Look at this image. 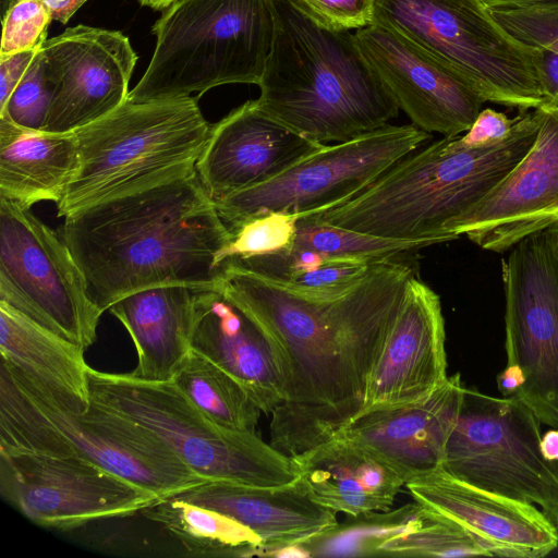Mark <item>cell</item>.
Segmentation results:
<instances>
[{"label":"cell","instance_id":"38","mask_svg":"<svg viewBox=\"0 0 558 558\" xmlns=\"http://www.w3.org/2000/svg\"><path fill=\"white\" fill-rule=\"evenodd\" d=\"M519 119L520 114L511 119L492 108L483 109L465 134L458 136V143L465 148L499 144L511 134Z\"/></svg>","mask_w":558,"mask_h":558},{"label":"cell","instance_id":"39","mask_svg":"<svg viewBox=\"0 0 558 558\" xmlns=\"http://www.w3.org/2000/svg\"><path fill=\"white\" fill-rule=\"evenodd\" d=\"M39 48L0 56V107L27 72Z\"/></svg>","mask_w":558,"mask_h":558},{"label":"cell","instance_id":"40","mask_svg":"<svg viewBox=\"0 0 558 558\" xmlns=\"http://www.w3.org/2000/svg\"><path fill=\"white\" fill-rule=\"evenodd\" d=\"M541 50V78L545 96L543 105L558 108V53Z\"/></svg>","mask_w":558,"mask_h":558},{"label":"cell","instance_id":"14","mask_svg":"<svg viewBox=\"0 0 558 558\" xmlns=\"http://www.w3.org/2000/svg\"><path fill=\"white\" fill-rule=\"evenodd\" d=\"M0 494L31 521L57 530L130 517L162 500L93 462L35 452H0Z\"/></svg>","mask_w":558,"mask_h":558},{"label":"cell","instance_id":"1","mask_svg":"<svg viewBox=\"0 0 558 558\" xmlns=\"http://www.w3.org/2000/svg\"><path fill=\"white\" fill-rule=\"evenodd\" d=\"M219 288L265 336L283 389L270 445L295 457L332 438L357 416L368 376L400 310L409 259L375 264L350 286L324 295L294 292L235 260Z\"/></svg>","mask_w":558,"mask_h":558},{"label":"cell","instance_id":"8","mask_svg":"<svg viewBox=\"0 0 558 558\" xmlns=\"http://www.w3.org/2000/svg\"><path fill=\"white\" fill-rule=\"evenodd\" d=\"M371 24L447 64L485 101L521 111L545 101L541 50L511 36L482 0H373Z\"/></svg>","mask_w":558,"mask_h":558},{"label":"cell","instance_id":"7","mask_svg":"<svg viewBox=\"0 0 558 558\" xmlns=\"http://www.w3.org/2000/svg\"><path fill=\"white\" fill-rule=\"evenodd\" d=\"M275 32L274 0H177L153 26V57L128 99H198L220 85L258 84Z\"/></svg>","mask_w":558,"mask_h":558},{"label":"cell","instance_id":"41","mask_svg":"<svg viewBox=\"0 0 558 558\" xmlns=\"http://www.w3.org/2000/svg\"><path fill=\"white\" fill-rule=\"evenodd\" d=\"M525 383L522 369L517 365H506L497 376V387L501 397L515 395Z\"/></svg>","mask_w":558,"mask_h":558},{"label":"cell","instance_id":"3","mask_svg":"<svg viewBox=\"0 0 558 558\" xmlns=\"http://www.w3.org/2000/svg\"><path fill=\"white\" fill-rule=\"evenodd\" d=\"M276 32L256 99L270 118L319 144L388 124L399 106L354 33L329 28L293 0H274Z\"/></svg>","mask_w":558,"mask_h":558},{"label":"cell","instance_id":"31","mask_svg":"<svg viewBox=\"0 0 558 558\" xmlns=\"http://www.w3.org/2000/svg\"><path fill=\"white\" fill-rule=\"evenodd\" d=\"M430 241H402L340 228L314 215L300 216L292 246L317 252L324 256L357 259L373 264L408 259Z\"/></svg>","mask_w":558,"mask_h":558},{"label":"cell","instance_id":"34","mask_svg":"<svg viewBox=\"0 0 558 558\" xmlns=\"http://www.w3.org/2000/svg\"><path fill=\"white\" fill-rule=\"evenodd\" d=\"M52 94L53 85L47 73L45 59L38 50L23 78L7 102L0 107V117L29 130H43Z\"/></svg>","mask_w":558,"mask_h":558},{"label":"cell","instance_id":"33","mask_svg":"<svg viewBox=\"0 0 558 558\" xmlns=\"http://www.w3.org/2000/svg\"><path fill=\"white\" fill-rule=\"evenodd\" d=\"M299 217L291 213L269 211L246 220L230 230L232 236L220 255L221 263L289 250L295 238Z\"/></svg>","mask_w":558,"mask_h":558},{"label":"cell","instance_id":"44","mask_svg":"<svg viewBox=\"0 0 558 558\" xmlns=\"http://www.w3.org/2000/svg\"><path fill=\"white\" fill-rule=\"evenodd\" d=\"M489 9L522 7L553 0H482Z\"/></svg>","mask_w":558,"mask_h":558},{"label":"cell","instance_id":"46","mask_svg":"<svg viewBox=\"0 0 558 558\" xmlns=\"http://www.w3.org/2000/svg\"><path fill=\"white\" fill-rule=\"evenodd\" d=\"M16 0H1V11L4 14L7 10L15 2Z\"/></svg>","mask_w":558,"mask_h":558},{"label":"cell","instance_id":"10","mask_svg":"<svg viewBox=\"0 0 558 558\" xmlns=\"http://www.w3.org/2000/svg\"><path fill=\"white\" fill-rule=\"evenodd\" d=\"M541 425L515 396L464 388L440 468L481 489L536 506L558 530V461L542 453Z\"/></svg>","mask_w":558,"mask_h":558},{"label":"cell","instance_id":"18","mask_svg":"<svg viewBox=\"0 0 558 558\" xmlns=\"http://www.w3.org/2000/svg\"><path fill=\"white\" fill-rule=\"evenodd\" d=\"M445 343L439 295L414 274L368 376L361 413L417 401L444 385L449 377Z\"/></svg>","mask_w":558,"mask_h":558},{"label":"cell","instance_id":"26","mask_svg":"<svg viewBox=\"0 0 558 558\" xmlns=\"http://www.w3.org/2000/svg\"><path fill=\"white\" fill-rule=\"evenodd\" d=\"M78 166L74 132L51 133L0 117V197L21 207L58 204Z\"/></svg>","mask_w":558,"mask_h":558},{"label":"cell","instance_id":"42","mask_svg":"<svg viewBox=\"0 0 558 558\" xmlns=\"http://www.w3.org/2000/svg\"><path fill=\"white\" fill-rule=\"evenodd\" d=\"M50 10L53 21L62 24L68 23L72 15L87 1V0H41Z\"/></svg>","mask_w":558,"mask_h":558},{"label":"cell","instance_id":"4","mask_svg":"<svg viewBox=\"0 0 558 558\" xmlns=\"http://www.w3.org/2000/svg\"><path fill=\"white\" fill-rule=\"evenodd\" d=\"M538 130L536 111H521L501 143L465 148L442 137L410 153L365 190L319 220L402 241H451L449 225L492 191L523 158Z\"/></svg>","mask_w":558,"mask_h":558},{"label":"cell","instance_id":"13","mask_svg":"<svg viewBox=\"0 0 558 558\" xmlns=\"http://www.w3.org/2000/svg\"><path fill=\"white\" fill-rule=\"evenodd\" d=\"M502 279L507 365L525 376L513 396L558 429V222L511 247Z\"/></svg>","mask_w":558,"mask_h":558},{"label":"cell","instance_id":"32","mask_svg":"<svg viewBox=\"0 0 558 558\" xmlns=\"http://www.w3.org/2000/svg\"><path fill=\"white\" fill-rule=\"evenodd\" d=\"M380 556L465 557L488 554L462 526L423 506L420 523L389 542Z\"/></svg>","mask_w":558,"mask_h":558},{"label":"cell","instance_id":"21","mask_svg":"<svg viewBox=\"0 0 558 558\" xmlns=\"http://www.w3.org/2000/svg\"><path fill=\"white\" fill-rule=\"evenodd\" d=\"M464 388L459 374L449 376L425 398L363 412L335 436L369 450L408 483L441 466Z\"/></svg>","mask_w":558,"mask_h":558},{"label":"cell","instance_id":"23","mask_svg":"<svg viewBox=\"0 0 558 558\" xmlns=\"http://www.w3.org/2000/svg\"><path fill=\"white\" fill-rule=\"evenodd\" d=\"M191 345L235 378L266 415L282 403L281 379L265 336L219 286L197 292Z\"/></svg>","mask_w":558,"mask_h":558},{"label":"cell","instance_id":"11","mask_svg":"<svg viewBox=\"0 0 558 558\" xmlns=\"http://www.w3.org/2000/svg\"><path fill=\"white\" fill-rule=\"evenodd\" d=\"M429 138V133L413 124H387L345 142L325 144L271 180L215 204L230 230L269 211L318 214L353 198Z\"/></svg>","mask_w":558,"mask_h":558},{"label":"cell","instance_id":"29","mask_svg":"<svg viewBox=\"0 0 558 558\" xmlns=\"http://www.w3.org/2000/svg\"><path fill=\"white\" fill-rule=\"evenodd\" d=\"M423 506L414 500L396 509L347 514L305 541L287 548L283 557H368L380 556L396 537L414 529Z\"/></svg>","mask_w":558,"mask_h":558},{"label":"cell","instance_id":"6","mask_svg":"<svg viewBox=\"0 0 558 558\" xmlns=\"http://www.w3.org/2000/svg\"><path fill=\"white\" fill-rule=\"evenodd\" d=\"M210 129L196 97L128 99L74 131L78 166L58 217L196 171Z\"/></svg>","mask_w":558,"mask_h":558},{"label":"cell","instance_id":"17","mask_svg":"<svg viewBox=\"0 0 558 558\" xmlns=\"http://www.w3.org/2000/svg\"><path fill=\"white\" fill-rule=\"evenodd\" d=\"M363 57L413 125L444 137L466 132L485 102L456 71L401 35L371 24L354 33Z\"/></svg>","mask_w":558,"mask_h":558},{"label":"cell","instance_id":"15","mask_svg":"<svg viewBox=\"0 0 558 558\" xmlns=\"http://www.w3.org/2000/svg\"><path fill=\"white\" fill-rule=\"evenodd\" d=\"M39 50L53 85L43 131L74 132L128 100L137 54L121 32L80 24L46 39Z\"/></svg>","mask_w":558,"mask_h":558},{"label":"cell","instance_id":"37","mask_svg":"<svg viewBox=\"0 0 558 558\" xmlns=\"http://www.w3.org/2000/svg\"><path fill=\"white\" fill-rule=\"evenodd\" d=\"M325 26L336 31L371 25L373 0H293Z\"/></svg>","mask_w":558,"mask_h":558},{"label":"cell","instance_id":"36","mask_svg":"<svg viewBox=\"0 0 558 558\" xmlns=\"http://www.w3.org/2000/svg\"><path fill=\"white\" fill-rule=\"evenodd\" d=\"M51 21L41 0H16L2 16L0 56L40 48Z\"/></svg>","mask_w":558,"mask_h":558},{"label":"cell","instance_id":"16","mask_svg":"<svg viewBox=\"0 0 558 558\" xmlns=\"http://www.w3.org/2000/svg\"><path fill=\"white\" fill-rule=\"evenodd\" d=\"M534 143L514 168L478 203L453 220L447 234H465L483 250L511 248L558 222V108L535 109Z\"/></svg>","mask_w":558,"mask_h":558},{"label":"cell","instance_id":"35","mask_svg":"<svg viewBox=\"0 0 558 558\" xmlns=\"http://www.w3.org/2000/svg\"><path fill=\"white\" fill-rule=\"evenodd\" d=\"M490 12L515 39L558 53V0L494 8Z\"/></svg>","mask_w":558,"mask_h":558},{"label":"cell","instance_id":"19","mask_svg":"<svg viewBox=\"0 0 558 558\" xmlns=\"http://www.w3.org/2000/svg\"><path fill=\"white\" fill-rule=\"evenodd\" d=\"M405 487L416 502L466 530L488 556L538 558L558 545V530L536 506L470 485L441 468Z\"/></svg>","mask_w":558,"mask_h":558},{"label":"cell","instance_id":"45","mask_svg":"<svg viewBox=\"0 0 558 558\" xmlns=\"http://www.w3.org/2000/svg\"><path fill=\"white\" fill-rule=\"evenodd\" d=\"M142 5L149 7L154 10H166L177 0H137Z\"/></svg>","mask_w":558,"mask_h":558},{"label":"cell","instance_id":"22","mask_svg":"<svg viewBox=\"0 0 558 558\" xmlns=\"http://www.w3.org/2000/svg\"><path fill=\"white\" fill-rule=\"evenodd\" d=\"M173 497L215 509L250 527L262 538L260 557H281L287 548L338 522L336 512L316 502L300 476L280 486L211 481Z\"/></svg>","mask_w":558,"mask_h":558},{"label":"cell","instance_id":"24","mask_svg":"<svg viewBox=\"0 0 558 558\" xmlns=\"http://www.w3.org/2000/svg\"><path fill=\"white\" fill-rule=\"evenodd\" d=\"M201 288L153 287L131 293L108 311L131 336L137 354L129 373L146 381H171L192 351L195 300Z\"/></svg>","mask_w":558,"mask_h":558},{"label":"cell","instance_id":"12","mask_svg":"<svg viewBox=\"0 0 558 558\" xmlns=\"http://www.w3.org/2000/svg\"><path fill=\"white\" fill-rule=\"evenodd\" d=\"M0 301L84 350L102 312L62 236L0 197Z\"/></svg>","mask_w":558,"mask_h":558},{"label":"cell","instance_id":"27","mask_svg":"<svg viewBox=\"0 0 558 558\" xmlns=\"http://www.w3.org/2000/svg\"><path fill=\"white\" fill-rule=\"evenodd\" d=\"M84 351L0 301L1 363L82 410L90 403Z\"/></svg>","mask_w":558,"mask_h":558},{"label":"cell","instance_id":"25","mask_svg":"<svg viewBox=\"0 0 558 558\" xmlns=\"http://www.w3.org/2000/svg\"><path fill=\"white\" fill-rule=\"evenodd\" d=\"M292 458L314 500L336 513L389 510L407 484L384 460L341 436Z\"/></svg>","mask_w":558,"mask_h":558},{"label":"cell","instance_id":"43","mask_svg":"<svg viewBox=\"0 0 558 558\" xmlns=\"http://www.w3.org/2000/svg\"><path fill=\"white\" fill-rule=\"evenodd\" d=\"M539 446L547 460L558 461V429L550 428L542 434Z\"/></svg>","mask_w":558,"mask_h":558},{"label":"cell","instance_id":"30","mask_svg":"<svg viewBox=\"0 0 558 558\" xmlns=\"http://www.w3.org/2000/svg\"><path fill=\"white\" fill-rule=\"evenodd\" d=\"M173 381L215 423L254 432L260 409L243 386L202 354L191 351Z\"/></svg>","mask_w":558,"mask_h":558},{"label":"cell","instance_id":"2","mask_svg":"<svg viewBox=\"0 0 558 558\" xmlns=\"http://www.w3.org/2000/svg\"><path fill=\"white\" fill-rule=\"evenodd\" d=\"M61 231L102 313L153 287H218L232 236L196 171L81 208Z\"/></svg>","mask_w":558,"mask_h":558},{"label":"cell","instance_id":"5","mask_svg":"<svg viewBox=\"0 0 558 558\" xmlns=\"http://www.w3.org/2000/svg\"><path fill=\"white\" fill-rule=\"evenodd\" d=\"M0 452H35L93 462L161 499L207 481L143 425L90 400L70 407L0 364Z\"/></svg>","mask_w":558,"mask_h":558},{"label":"cell","instance_id":"9","mask_svg":"<svg viewBox=\"0 0 558 558\" xmlns=\"http://www.w3.org/2000/svg\"><path fill=\"white\" fill-rule=\"evenodd\" d=\"M93 402L151 430L207 482L280 486L295 481L292 457L256 432L223 427L204 414L171 381H146L130 374L87 369Z\"/></svg>","mask_w":558,"mask_h":558},{"label":"cell","instance_id":"20","mask_svg":"<svg viewBox=\"0 0 558 558\" xmlns=\"http://www.w3.org/2000/svg\"><path fill=\"white\" fill-rule=\"evenodd\" d=\"M323 145L270 118L256 99L248 100L211 124L196 172L217 201L271 180Z\"/></svg>","mask_w":558,"mask_h":558},{"label":"cell","instance_id":"28","mask_svg":"<svg viewBox=\"0 0 558 558\" xmlns=\"http://www.w3.org/2000/svg\"><path fill=\"white\" fill-rule=\"evenodd\" d=\"M141 513L159 523L192 555L262 556V538L238 520L215 509L169 497Z\"/></svg>","mask_w":558,"mask_h":558}]
</instances>
